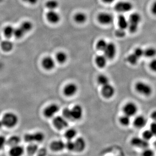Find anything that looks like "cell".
Listing matches in <instances>:
<instances>
[{
  "instance_id": "obj_7",
  "label": "cell",
  "mask_w": 156,
  "mask_h": 156,
  "mask_svg": "<svg viewBox=\"0 0 156 156\" xmlns=\"http://www.w3.org/2000/svg\"><path fill=\"white\" fill-rule=\"evenodd\" d=\"M53 124L54 126L58 130H62L67 128L68 126L67 119L61 116L55 117L53 120Z\"/></svg>"
},
{
  "instance_id": "obj_42",
  "label": "cell",
  "mask_w": 156,
  "mask_h": 156,
  "mask_svg": "<svg viewBox=\"0 0 156 156\" xmlns=\"http://www.w3.org/2000/svg\"><path fill=\"white\" fill-rule=\"evenodd\" d=\"M115 34L118 37L122 38L126 36V32L125 31V30L119 28V29L116 30L115 32Z\"/></svg>"
},
{
  "instance_id": "obj_31",
  "label": "cell",
  "mask_w": 156,
  "mask_h": 156,
  "mask_svg": "<svg viewBox=\"0 0 156 156\" xmlns=\"http://www.w3.org/2000/svg\"><path fill=\"white\" fill-rule=\"evenodd\" d=\"M77 131L73 128L68 129L66 132L65 136L68 140H73L76 136Z\"/></svg>"
},
{
  "instance_id": "obj_10",
  "label": "cell",
  "mask_w": 156,
  "mask_h": 156,
  "mask_svg": "<svg viewBox=\"0 0 156 156\" xmlns=\"http://www.w3.org/2000/svg\"><path fill=\"white\" fill-rule=\"evenodd\" d=\"M133 9V5L128 2H120L115 6L116 11L120 12H127Z\"/></svg>"
},
{
  "instance_id": "obj_20",
  "label": "cell",
  "mask_w": 156,
  "mask_h": 156,
  "mask_svg": "<svg viewBox=\"0 0 156 156\" xmlns=\"http://www.w3.org/2000/svg\"><path fill=\"white\" fill-rule=\"evenodd\" d=\"M24 153V149L19 145L14 146L11 147L9 154L11 156H20L22 155Z\"/></svg>"
},
{
  "instance_id": "obj_32",
  "label": "cell",
  "mask_w": 156,
  "mask_h": 156,
  "mask_svg": "<svg viewBox=\"0 0 156 156\" xmlns=\"http://www.w3.org/2000/svg\"><path fill=\"white\" fill-rule=\"evenodd\" d=\"M25 33L20 27L14 29V36L17 39H21L25 35Z\"/></svg>"
},
{
  "instance_id": "obj_13",
  "label": "cell",
  "mask_w": 156,
  "mask_h": 156,
  "mask_svg": "<svg viewBox=\"0 0 156 156\" xmlns=\"http://www.w3.org/2000/svg\"><path fill=\"white\" fill-rule=\"evenodd\" d=\"M115 89L114 87L109 83L102 87L101 89L102 95L106 98H111L115 94Z\"/></svg>"
},
{
  "instance_id": "obj_27",
  "label": "cell",
  "mask_w": 156,
  "mask_h": 156,
  "mask_svg": "<svg viewBox=\"0 0 156 156\" xmlns=\"http://www.w3.org/2000/svg\"><path fill=\"white\" fill-rule=\"evenodd\" d=\"M38 147L37 144L32 143H30L29 145L27 148V151L29 155H33L37 152L38 151Z\"/></svg>"
},
{
  "instance_id": "obj_38",
  "label": "cell",
  "mask_w": 156,
  "mask_h": 156,
  "mask_svg": "<svg viewBox=\"0 0 156 156\" xmlns=\"http://www.w3.org/2000/svg\"><path fill=\"white\" fill-rule=\"evenodd\" d=\"M107 44L108 43H107L105 40L101 39L97 42L96 47H97V48L98 50L104 51L106 48Z\"/></svg>"
},
{
  "instance_id": "obj_2",
  "label": "cell",
  "mask_w": 156,
  "mask_h": 156,
  "mask_svg": "<svg viewBox=\"0 0 156 156\" xmlns=\"http://www.w3.org/2000/svg\"><path fill=\"white\" fill-rule=\"evenodd\" d=\"M141 20V16L138 13H133L130 15L128 20V27L130 32L131 33L136 32L138 30V26Z\"/></svg>"
},
{
  "instance_id": "obj_33",
  "label": "cell",
  "mask_w": 156,
  "mask_h": 156,
  "mask_svg": "<svg viewBox=\"0 0 156 156\" xmlns=\"http://www.w3.org/2000/svg\"><path fill=\"white\" fill-rule=\"evenodd\" d=\"M97 81L98 83L102 87L109 83V80L108 77L104 75H101L98 76Z\"/></svg>"
},
{
  "instance_id": "obj_16",
  "label": "cell",
  "mask_w": 156,
  "mask_h": 156,
  "mask_svg": "<svg viewBox=\"0 0 156 156\" xmlns=\"http://www.w3.org/2000/svg\"><path fill=\"white\" fill-rule=\"evenodd\" d=\"M113 17L111 14L107 13H101L98 15V20L101 24L108 25L113 21Z\"/></svg>"
},
{
  "instance_id": "obj_19",
  "label": "cell",
  "mask_w": 156,
  "mask_h": 156,
  "mask_svg": "<svg viewBox=\"0 0 156 156\" xmlns=\"http://www.w3.org/2000/svg\"><path fill=\"white\" fill-rule=\"evenodd\" d=\"M50 148L54 151H60L65 147V143L61 140L53 141L50 144Z\"/></svg>"
},
{
  "instance_id": "obj_47",
  "label": "cell",
  "mask_w": 156,
  "mask_h": 156,
  "mask_svg": "<svg viewBox=\"0 0 156 156\" xmlns=\"http://www.w3.org/2000/svg\"><path fill=\"white\" fill-rule=\"evenodd\" d=\"M22 1L30 5H36L38 2V0H22Z\"/></svg>"
},
{
  "instance_id": "obj_21",
  "label": "cell",
  "mask_w": 156,
  "mask_h": 156,
  "mask_svg": "<svg viewBox=\"0 0 156 156\" xmlns=\"http://www.w3.org/2000/svg\"><path fill=\"white\" fill-rule=\"evenodd\" d=\"M107 58L105 55H99L95 58V62L98 67L103 68L105 67L107 64Z\"/></svg>"
},
{
  "instance_id": "obj_40",
  "label": "cell",
  "mask_w": 156,
  "mask_h": 156,
  "mask_svg": "<svg viewBox=\"0 0 156 156\" xmlns=\"http://www.w3.org/2000/svg\"><path fill=\"white\" fill-rule=\"evenodd\" d=\"M65 147L69 151H75V145L74 141H73L72 140H68V141L65 143Z\"/></svg>"
},
{
  "instance_id": "obj_30",
  "label": "cell",
  "mask_w": 156,
  "mask_h": 156,
  "mask_svg": "<svg viewBox=\"0 0 156 156\" xmlns=\"http://www.w3.org/2000/svg\"><path fill=\"white\" fill-rule=\"evenodd\" d=\"M56 59L58 63H64L67 60V55L63 52H58L56 54Z\"/></svg>"
},
{
  "instance_id": "obj_15",
  "label": "cell",
  "mask_w": 156,
  "mask_h": 156,
  "mask_svg": "<svg viewBox=\"0 0 156 156\" xmlns=\"http://www.w3.org/2000/svg\"><path fill=\"white\" fill-rule=\"evenodd\" d=\"M72 120H79L82 119L83 114V111L82 107L80 105H76L71 109Z\"/></svg>"
},
{
  "instance_id": "obj_50",
  "label": "cell",
  "mask_w": 156,
  "mask_h": 156,
  "mask_svg": "<svg viewBox=\"0 0 156 156\" xmlns=\"http://www.w3.org/2000/svg\"><path fill=\"white\" fill-rule=\"evenodd\" d=\"M103 1L105 2L108 3L109 4V3H112L113 2H114L115 0H103Z\"/></svg>"
},
{
  "instance_id": "obj_25",
  "label": "cell",
  "mask_w": 156,
  "mask_h": 156,
  "mask_svg": "<svg viewBox=\"0 0 156 156\" xmlns=\"http://www.w3.org/2000/svg\"><path fill=\"white\" fill-rule=\"evenodd\" d=\"M118 24L120 28L124 30L128 28V20L124 15H120L118 17Z\"/></svg>"
},
{
  "instance_id": "obj_18",
  "label": "cell",
  "mask_w": 156,
  "mask_h": 156,
  "mask_svg": "<svg viewBox=\"0 0 156 156\" xmlns=\"http://www.w3.org/2000/svg\"><path fill=\"white\" fill-rule=\"evenodd\" d=\"M75 149V151L77 152H82L86 148L87 144L86 140L83 137H78L74 141Z\"/></svg>"
},
{
  "instance_id": "obj_23",
  "label": "cell",
  "mask_w": 156,
  "mask_h": 156,
  "mask_svg": "<svg viewBox=\"0 0 156 156\" xmlns=\"http://www.w3.org/2000/svg\"><path fill=\"white\" fill-rule=\"evenodd\" d=\"M20 27L26 34L32 30L34 25L33 23L29 20H25L21 23Z\"/></svg>"
},
{
  "instance_id": "obj_22",
  "label": "cell",
  "mask_w": 156,
  "mask_h": 156,
  "mask_svg": "<svg viewBox=\"0 0 156 156\" xmlns=\"http://www.w3.org/2000/svg\"><path fill=\"white\" fill-rule=\"evenodd\" d=\"M1 48L4 52H10L14 48V45L10 41H4L1 43Z\"/></svg>"
},
{
  "instance_id": "obj_9",
  "label": "cell",
  "mask_w": 156,
  "mask_h": 156,
  "mask_svg": "<svg viewBox=\"0 0 156 156\" xmlns=\"http://www.w3.org/2000/svg\"><path fill=\"white\" fill-rule=\"evenodd\" d=\"M131 144L133 146L140 148L145 149L148 147L149 145L148 141L145 140L143 138H140V137H133L131 140Z\"/></svg>"
},
{
  "instance_id": "obj_45",
  "label": "cell",
  "mask_w": 156,
  "mask_h": 156,
  "mask_svg": "<svg viewBox=\"0 0 156 156\" xmlns=\"http://www.w3.org/2000/svg\"><path fill=\"white\" fill-rule=\"evenodd\" d=\"M150 130L152 132L154 136H156V122H153L151 123Z\"/></svg>"
},
{
  "instance_id": "obj_29",
  "label": "cell",
  "mask_w": 156,
  "mask_h": 156,
  "mask_svg": "<svg viewBox=\"0 0 156 156\" xmlns=\"http://www.w3.org/2000/svg\"><path fill=\"white\" fill-rule=\"evenodd\" d=\"M75 20L79 23H83L86 22L87 16L84 13L80 12L77 13L74 17Z\"/></svg>"
},
{
  "instance_id": "obj_44",
  "label": "cell",
  "mask_w": 156,
  "mask_h": 156,
  "mask_svg": "<svg viewBox=\"0 0 156 156\" xmlns=\"http://www.w3.org/2000/svg\"><path fill=\"white\" fill-rule=\"evenodd\" d=\"M6 144H7V140L5 136H0V150L4 147Z\"/></svg>"
},
{
  "instance_id": "obj_51",
  "label": "cell",
  "mask_w": 156,
  "mask_h": 156,
  "mask_svg": "<svg viewBox=\"0 0 156 156\" xmlns=\"http://www.w3.org/2000/svg\"><path fill=\"white\" fill-rule=\"evenodd\" d=\"M3 126L2 122V120H0V128H2Z\"/></svg>"
},
{
  "instance_id": "obj_36",
  "label": "cell",
  "mask_w": 156,
  "mask_h": 156,
  "mask_svg": "<svg viewBox=\"0 0 156 156\" xmlns=\"http://www.w3.org/2000/svg\"><path fill=\"white\" fill-rule=\"evenodd\" d=\"M154 136L153 134L150 130H145L142 133V138L149 141Z\"/></svg>"
},
{
  "instance_id": "obj_24",
  "label": "cell",
  "mask_w": 156,
  "mask_h": 156,
  "mask_svg": "<svg viewBox=\"0 0 156 156\" xmlns=\"http://www.w3.org/2000/svg\"><path fill=\"white\" fill-rule=\"evenodd\" d=\"M14 28L12 26L7 25L3 30V34L4 36L8 39L11 38L14 36Z\"/></svg>"
},
{
  "instance_id": "obj_49",
  "label": "cell",
  "mask_w": 156,
  "mask_h": 156,
  "mask_svg": "<svg viewBox=\"0 0 156 156\" xmlns=\"http://www.w3.org/2000/svg\"><path fill=\"white\" fill-rule=\"evenodd\" d=\"M151 118L153 122H156V110L152 112L151 114Z\"/></svg>"
},
{
  "instance_id": "obj_3",
  "label": "cell",
  "mask_w": 156,
  "mask_h": 156,
  "mask_svg": "<svg viewBox=\"0 0 156 156\" xmlns=\"http://www.w3.org/2000/svg\"><path fill=\"white\" fill-rule=\"evenodd\" d=\"M135 89L136 92L145 96H150L153 92L152 88L150 85L141 81L136 83Z\"/></svg>"
},
{
  "instance_id": "obj_43",
  "label": "cell",
  "mask_w": 156,
  "mask_h": 156,
  "mask_svg": "<svg viewBox=\"0 0 156 156\" xmlns=\"http://www.w3.org/2000/svg\"><path fill=\"white\" fill-rule=\"evenodd\" d=\"M142 155L144 156H153L154 155V152L152 150L148 149L147 147L144 149V150L143 152Z\"/></svg>"
},
{
  "instance_id": "obj_28",
  "label": "cell",
  "mask_w": 156,
  "mask_h": 156,
  "mask_svg": "<svg viewBox=\"0 0 156 156\" xmlns=\"http://www.w3.org/2000/svg\"><path fill=\"white\" fill-rule=\"evenodd\" d=\"M59 5L58 1L56 0H49L46 3V7L49 10H55Z\"/></svg>"
},
{
  "instance_id": "obj_35",
  "label": "cell",
  "mask_w": 156,
  "mask_h": 156,
  "mask_svg": "<svg viewBox=\"0 0 156 156\" xmlns=\"http://www.w3.org/2000/svg\"><path fill=\"white\" fill-rule=\"evenodd\" d=\"M120 122L123 126H127L131 123V117L125 115L120 118Z\"/></svg>"
},
{
  "instance_id": "obj_5",
  "label": "cell",
  "mask_w": 156,
  "mask_h": 156,
  "mask_svg": "<svg viewBox=\"0 0 156 156\" xmlns=\"http://www.w3.org/2000/svg\"><path fill=\"white\" fill-rule=\"evenodd\" d=\"M59 110V107L58 105L56 104H51L45 108L43 113L46 118L50 119L54 117Z\"/></svg>"
},
{
  "instance_id": "obj_34",
  "label": "cell",
  "mask_w": 156,
  "mask_h": 156,
  "mask_svg": "<svg viewBox=\"0 0 156 156\" xmlns=\"http://www.w3.org/2000/svg\"><path fill=\"white\" fill-rule=\"evenodd\" d=\"M156 55V50L154 48H149L144 50V56L148 58H152Z\"/></svg>"
},
{
  "instance_id": "obj_26",
  "label": "cell",
  "mask_w": 156,
  "mask_h": 156,
  "mask_svg": "<svg viewBox=\"0 0 156 156\" xmlns=\"http://www.w3.org/2000/svg\"><path fill=\"white\" fill-rule=\"evenodd\" d=\"M20 141V138L19 136L13 135L7 140V144L9 146L12 147L14 146L19 145Z\"/></svg>"
},
{
  "instance_id": "obj_48",
  "label": "cell",
  "mask_w": 156,
  "mask_h": 156,
  "mask_svg": "<svg viewBox=\"0 0 156 156\" xmlns=\"http://www.w3.org/2000/svg\"><path fill=\"white\" fill-rule=\"evenodd\" d=\"M152 13L154 15H156V1L153 3L151 9Z\"/></svg>"
},
{
  "instance_id": "obj_46",
  "label": "cell",
  "mask_w": 156,
  "mask_h": 156,
  "mask_svg": "<svg viewBox=\"0 0 156 156\" xmlns=\"http://www.w3.org/2000/svg\"><path fill=\"white\" fill-rule=\"evenodd\" d=\"M149 67L152 71L156 73V58L151 62L149 64Z\"/></svg>"
},
{
  "instance_id": "obj_1",
  "label": "cell",
  "mask_w": 156,
  "mask_h": 156,
  "mask_svg": "<svg viewBox=\"0 0 156 156\" xmlns=\"http://www.w3.org/2000/svg\"><path fill=\"white\" fill-rule=\"evenodd\" d=\"M2 121L3 126L8 128H13L18 124L19 119L14 113L8 112L3 115Z\"/></svg>"
},
{
  "instance_id": "obj_6",
  "label": "cell",
  "mask_w": 156,
  "mask_h": 156,
  "mask_svg": "<svg viewBox=\"0 0 156 156\" xmlns=\"http://www.w3.org/2000/svg\"><path fill=\"white\" fill-rule=\"evenodd\" d=\"M138 111V107L136 104L129 102L126 104L123 107V112L125 115L131 117L135 115Z\"/></svg>"
},
{
  "instance_id": "obj_17",
  "label": "cell",
  "mask_w": 156,
  "mask_h": 156,
  "mask_svg": "<svg viewBox=\"0 0 156 156\" xmlns=\"http://www.w3.org/2000/svg\"><path fill=\"white\" fill-rule=\"evenodd\" d=\"M147 120L143 115H138L134 119L133 124L134 126L137 128H142L146 126Z\"/></svg>"
},
{
  "instance_id": "obj_39",
  "label": "cell",
  "mask_w": 156,
  "mask_h": 156,
  "mask_svg": "<svg viewBox=\"0 0 156 156\" xmlns=\"http://www.w3.org/2000/svg\"><path fill=\"white\" fill-rule=\"evenodd\" d=\"M62 115L67 120H72V117L71 109L66 108L63 109L62 111Z\"/></svg>"
},
{
  "instance_id": "obj_14",
  "label": "cell",
  "mask_w": 156,
  "mask_h": 156,
  "mask_svg": "<svg viewBox=\"0 0 156 156\" xmlns=\"http://www.w3.org/2000/svg\"><path fill=\"white\" fill-rule=\"evenodd\" d=\"M55 60L51 56H46L42 60V66L47 70H53L55 67Z\"/></svg>"
},
{
  "instance_id": "obj_37",
  "label": "cell",
  "mask_w": 156,
  "mask_h": 156,
  "mask_svg": "<svg viewBox=\"0 0 156 156\" xmlns=\"http://www.w3.org/2000/svg\"><path fill=\"white\" fill-rule=\"evenodd\" d=\"M139 59V58H138L134 53L129 55L127 58L128 62L132 65H136L138 62Z\"/></svg>"
},
{
  "instance_id": "obj_4",
  "label": "cell",
  "mask_w": 156,
  "mask_h": 156,
  "mask_svg": "<svg viewBox=\"0 0 156 156\" xmlns=\"http://www.w3.org/2000/svg\"><path fill=\"white\" fill-rule=\"evenodd\" d=\"M44 134L42 132L38 131L34 133H28L24 136V140L26 142L29 143L34 142H41L44 140Z\"/></svg>"
},
{
  "instance_id": "obj_8",
  "label": "cell",
  "mask_w": 156,
  "mask_h": 156,
  "mask_svg": "<svg viewBox=\"0 0 156 156\" xmlns=\"http://www.w3.org/2000/svg\"><path fill=\"white\" fill-rule=\"evenodd\" d=\"M103 51L104 52V55L107 59H112L116 54V47L113 43H108L106 48Z\"/></svg>"
},
{
  "instance_id": "obj_12",
  "label": "cell",
  "mask_w": 156,
  "mask_h": 156,
  "mask_svg": "<svg viewBox=\"0 0 156 156\" xmlns=\"http://www.w3.org/2000/svg\"><path fill=\"white\" fill-rule=\"evenodd\" d=\"M46 17L49 22L53 24L58 23L61 19L60 15L55 10H49L46 14Z\"/></svg>"
},
{
  "instance_id": "obj_52",
  "label": "cell",
  "mask_w": 156,
  "mask_h": 156,
  "mask_svg": "<svg viewBox=\"0 0 156 156\" xmlns=\"http://www.w3.org/2000/svg\"><path fill=\"white\" fill-rule=\"evenodd\" d=\"M154 147L156 149V140H155L154 142Z\"/></svg>"
},
{
  "instance_id": "obj_41",
  "label": "cell",
  "mask_w": 156,
  "mask_h": 156,
  "mask_svg": "<svg viewBox=\"0 0 156 156\" xmlns=\"http://www.w3.org/2000/svg\"><path fill=\"white\" fill-rule=\"evenodd\" d=\"M134 54L138 58H141L142 56H144V50L140 48H137L135 49L134 51Z\"/></svg>"
},
{
  "instance_id": "obj_11",
  "label": "cell",
  "mask_w": 156,
  "mask_h": 156,
  "mask_svg": "<svg viewBox=\"0 0 156 156\" xmlns=\"http://www.w3.org/2000/svg\"><path fill=\"white\" fill-rule=\"evenodd\" d=\"M78 88L77 86L73 83L67 84L64 87L63 93L67 97H72L75 95L77 92Z\"/></svg>"
}]
</instances>
